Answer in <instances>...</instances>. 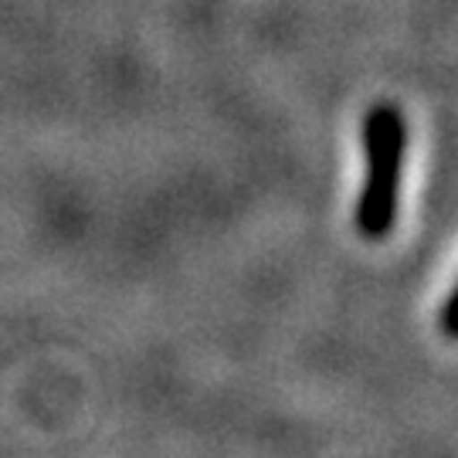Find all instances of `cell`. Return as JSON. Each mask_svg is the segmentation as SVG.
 Returning a JSON list of instances; mask_svg holds the SVG:
<instances>
[{
    "mask_svg": "<svg viewBox=\"0 0 458 458\" xmlns=\"http://www.w3.org/2000/svg\"><path fill=\"white\" fill-rule=\"evenodd\" d=\"M404 119L391 106H377L363 126V149H367V177L357 204V228L363 238H384L397 217V187L404 166Z\"/></svg>",
    "mask_w": 458,
    "mask_h": 458,
    "instance_id": "obj_1",
    "label": "cell"
},
{
    "mask_svg": "<svg viewBox=\"0 0 458 458\" xmlns=\"http://www.w3.org/2000/svg\"><path fill=\"white\" fill-rule=\"evenodd\" d=\"M442 327H445V333H448V336H455V340H458V289L452 293L448 306H445Z\"/></svg>",
    "mask_w": 458,
    "mask_h": 458,
    "instance_id": "obj_2",
    "label": "cell"
}]
</instances>
